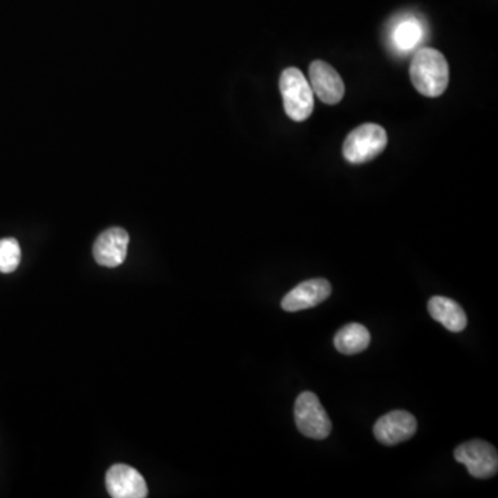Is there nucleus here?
I'll return each instance as SVG.
<instances>
[{"label":"nucleus","mask_w":498,"mask_h":498,"mask_svg":"<svg viewBox=\"0 0 498 498\" xmlns=\"http://www.w3.org/2000/svg\"><path fill=\"white\" fill-rule=\"evenodd\" d=\"M388 144L387 130L380 125L364 124L352 130L345 139V160L351 163H365L377 158Z\"/></svg>","instance_id":"7ed1b4c3"},{"label":"nucleus","mask_w":498,"mask_h":498,"mask_svg":"<svg viewBox=\"0 0 498 498\" xmlns=\"http://www.w3.org/2000/svg\"><path fill=\"white\" fill-rule=\"evenodd\" d=\"M332 287L324 278H313L296 285L281 301V308L285 311L306 310L320 305L331 295Z\"/></svg>","instance_id":"9d476101"},{"label":"nucleus","mask_w":498,"mask_h":498,"mask_svg":"<svg viewBox=\"0 0 498 498\" xmlns=\"http://www.w3.org/2000/svg\"><path fill=\"white\" fill-rule=\"evenodd\" d=\"M371 342L369 329L362 324L352 323L342 327L336 334L334 345L344 354H356L365 351Z\"/></svg>","instance_id":"f8f14e48"},{"label":"nucleus","mask_w":498,"mask_h":498,"mask_svg":"<svg viewBox=\"0 0 498 498\" xmlns=\"http://www.w3.org/2000/svg\"><path fill=\"white\" fill-rule=\"evenodd\" d=\"M22 260V248L15 239L0 240V273H13Z\"/></svg>","instance_id":"4468645a"},{"label":"nucleus","mask_w":498,"mask_h":498,"mask_svg":"<svg viewBox=\"0 0 498 498\" xmlns=\"http://www.w3.org/2000/svg\"><path fill=\"white\" fill-rule=\"evenodd\" d=\"M293 413H295L296 426L306 438L316 439V441L328 438L332 431L331 420L314 393H301L296 398Z\"/></svg>","instance_id":"20e7f679"},{"label":"nucleus","mask_w":498,"mask_h":498,"mask_svg":"<svg viewBox=\"0 0 498 498\" xmlns=\"http://www.w3.org/2000/svg\"><path fill=\"white\" fill-rule=\"evenodd\" d=\"M309 83L313 93L318 94L323 103L334 106L345 96V83L341 75L326 61L316 60L309 66Z\"/></svg>","instance_id":"0eeeda50"},{"label":"nucleus","mask_w":498,"mask_h":498,"mask_svg":"<svg viewBox=\"0 0 498 498\" xmlns=\"http://www.w3.org/2000/svg\"><path fill=\"white\" fill-rule=\"evenodd\" d=\"M417 432V420L413 414L405 410H395L385 414L374 426L377 441L384 446H396L410 441Z\"/></svg>","instance_id":"423d86ee"},{"label":"nucleus","mask_w":498,"mask_h":498,"mask_svg":"<svg viewBox=\"0 0 498 498\" xmlns=\"http://www.w3.org/2000/svg\"><path fill=\"white\" fill-rule=\"evenodd\" d=\"M392 45L400 53L413 50L424 38L423 24L414 17H406L392 28Z\"/></svg>","instance_id":"ddd939ff"},{"label":"nucleus","mask_w":498,"mask_h":498,"mask_svg":"<svg viewBox=\"0 0 498 498\" xmlns=\"http://www.w3.org/2000/svg\"><path fill=\"white\" fill-rule=\"evenodd\" d=\"M280 92L285 112L293 121H306L313 114V89L302 71L293 66L283 71L280 76Z\"/></svg>","instance_id":"f03ea898"},{"label":"nucleus","mask_w":498,"mask_h":498,"mask_svg":"<svg viewBox=\"0 0 498 498\" xmlns=\"http://www.w3.org/2000/svg\"><path fill=\"white\" fill-rule=\"evenodd\" d=\"M410 78L414 88L423 96H441L446 92L450 79L449 63L435 48H420L411 61Z\"/></svg>","instance_id":"f257e3e1"},{"label":"nucleus","mask_w":498,"mask_h":498,"mask_svg":"<svg viewBox=\"0 0 498 498\" xmlns=\"http://www.w3.org/2000/svg\"><path fill=\"white\" fill-rule=\"evenodd\" d=\"M428 310L433 320L451 332L464 331L468 323L464 309L456 301L446 296H433L429 299Z\"/></svg>","instance_id":"9b49d317"},{"label":"nucleus","mask_w":498,"mask_h":498,"mask_svg":"<svg viewBox=\"0 0 498 498\" xmlns=\"http://www.w3.org/2000/svg\"><path fill=\"white\" fill-rule=\"evenodd\" d=\"M457 462H461L476 479H490L498 471V454L495 447L479 439L459 444L454 451Z\"/></svg>","instance_id":"39448f33"},{"label":"nucleus","mask_w":498,"mask_h":498,"mask_svg":"<svg viewBox=\"0 0 498 498\" xmlns=\"http://www.w3.org/2000/svg\"><path fill=\"white\" fill-rule=\"evenodd\" d=\"M127 245L129 234L121 227H111L101 232L94 242V259L104 267H118L127 259Z\"/></svg>","instance_id":"1a4fd4ad"},{"label":"nucleus","mask_w":498,"mask_h":498,"mask_svg":"<svg viewBox=\"0 0 498 498\" xmlns=\"http://www.w3.org/2000/svg\"><path fill=\"white\" fill-rule=\"evenodd\" d=\"M106 486L114 498H144L148 495L147 482L143 475L129 465L117 464L106 475Z\"/></svg>","instance_id":"6e6552de"}]
</instances>
